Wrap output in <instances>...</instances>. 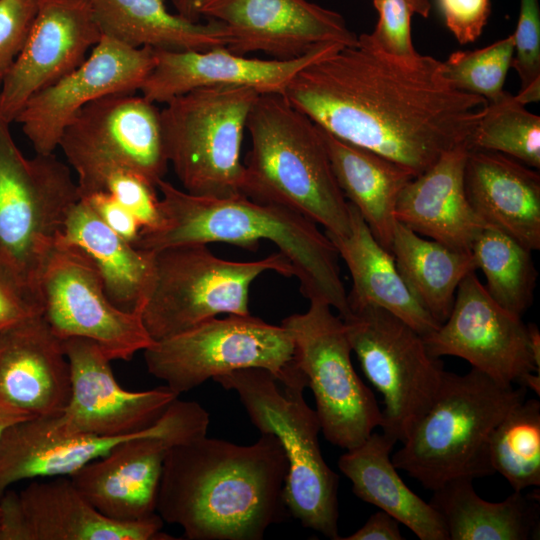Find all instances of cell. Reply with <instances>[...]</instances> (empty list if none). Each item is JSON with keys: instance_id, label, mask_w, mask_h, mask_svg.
I'll list each match as a JSON object with an SVG mask.
<instances>
[{"instance_id": "cell-27", "label": "cell", "mask_w": 540, "mask_h": 540, "mask_svg": "<svg viewBox=\"0 0 540 540\" xmlns=\"http://www.w3.org/2000/svg\"><path fill=\"white\" fill-rule=\"evenodd\" d=\"M350 232L346 236L327 234L352 277L347 294L349 309L373 305L394 314L422 336L439 327L413 297L391 252L383 248L368 225L349 202Z\"/></svg>"}, {"instance_id": "cell-38", "label": "cell", "mask_w": 540, "mask_h": 540, "mask_svg": "<svg viewBox=\"0 0 540 540\" xmlns=\"http://www.w3.org/2000/svg\"><path fill=\"white\" fill-rule=\"evenodd\" d=\"M514 56L512 35L473 51H456L442 62L444 76L457 89L498 100Z\"/></svg>"}, {"instance_id": "cell-47", "label": "cell", "mask_w": 540, "mask_h": 540, "mask_svg": "<svg viewBox=\"0 0 540 540\" xmlns=\"http://www.w3.org/2000/svg\"><path fill=\"white\" fill-rule=\"evenodd\" d=\"M527 326L528 342L536 369L540 372V332L536 324Z\"/></svg>"}, {"instance_id": "cell-44", "label": "cell", "mask_w": 540, "mask_h": 540, "mask_svg": "<svg viewBox=\"0 0 540 540\" xmlns=\"http://www.w3.org/2000/svg\"><path fill=\"white\" fill-rule=\"evenodd\" d=\"M399 522L380 510L372 514L365 524L354 533L339 540H402Z\"/></svg>"}, {"instance_id": "cell-20", "label": "cell", "mask_w": 540, "mask_h": 540, "mask_svg": "<svg viewBox=\"0 0 540 540\" xmlns=\"http://www.w3.org/2000/svg\"><path fill=\"white\" fill-rule=\"evenodd\" d=\"M102 33L86 0H38L28 36L0 86V118L15 121L27 101L79 66Z\"/></svg>"}, {"instance_id": "cell-37", "label": "cell", "mask_w": 540, "mask_h": 540, "mask_svg": "<svg viewBox=\"0 0 540 540\" xmlns=\"http://www.w3.org/2000/svg\"><path fill=\"white\" fill-rule=\"evenodd\" d=\"M468 149L493 151L540 167V117L506 92L487 102L468 142Z\"/></svg>"}, {"instance_id": "cell-23", "label": "cell", "mask_w": 540, "mask_h": 540, "mask_svg": "<svg viewBox=\"0 0 540 540\" xmlns=\"http://www.w3.org/2000/svg\"><path fill=\"white\" fill-rule=\"evenodd\" d=\"M70 395L63 342L42 314L0 332V403L48 417L61 414Z\"/></svg>"}, {"instance_id": "cell-34", "label": "cell", "mask_w": 540, "mask_h": 540, "mask_svg": "<svg viewBox=\"0 0 540 540\" xmlns=\"http://www.w3.org/2000/svg\"><path fill=\"white\" fill-rule=\"evenodd\" d=\"M471 253L482 270L490 297L511 314L522 317L533 302L537 270L531 250L501 230L486 225Z\"/></svg>"}, {"instance_id": "cell-26", "label": "cell", "mask_w": 540, "mask_h": 540, "mask_svg": "<svg viewBox=\"0 0 540 540\" xmlns=\"http://www.w3.org/2000/svg\"><path fill=\"white\" fill-rule=\"evenodd\" d=\"M59 415V414H58ZM58 415L19 421L0 436V499L25 479L70 476L138 433L102 437L67 431Z\"/></svg>"}, {"instance_id": "cell-50", "label": "cell", "mask_w": 540, "mask_h": 540, "mask_svg": "<svg viewBox=\"0 0 540 540\" xmlns=\"http://www.w3.org/2000/svg\"><path fill=\"white\" fill-rule=\"evenodd\" d=\"M3 76H4V73L0 70V86H1V83H2Z\"/></svg>"}, {"instance_id": "cell-36", "label": "cell", "mask_w": 540, "mask_h": 540, "mask_svg": "<svg viewBox=\"0 0 540 540\" xmlns=\"http://www.w3.org/2000/svg\"><path fill=\"white\" fill-rule=\"evenodd\" d=\"M77 174L80 198L105 192L130 210L143 232L160 228L162 212L156 186L137 172L114 161L82 153L64 154Z\"/></svg>"}, {"instance_id": "cell-15", "label": "cell", "mask_w": 540, "mask_h": 540, "mask_svg": "<svg viewBox=\"0 0 540 540\" xmlns=\"http://www.w3.org/2000/svg\"><path fill=\"white\" fill-rule=\"evenodd\" d=\"M154 63L153 48H134L102 36L79 66L32 96L14 122L36 154H52L85 105L107 95L139 91Z\"/></svg>"}, {"instance_id": "cell-45", "label": "cell", "mask_w": 540, "mask_h": 540, "mask_svg": "<svg viewBox=\"0 0 540 540\" xmlns=\"http://www.w3.org/2000/svg\"><path fill=\"white\" fill-rule=\"evenodd\" d=\"M176 9V13L192 22H198L201 9L206 0H170Z\"/></svg>"}, {"instance_id": "cell-49", "label": "cell", "mask_w": 540, "mask_h": 540, "mask_svg": "<svg viewBox=\"0 0 540 540\" xmlns=\"http://www.w3.org/2000/svg\"><path fill=\"white\" fill-rule=\"evenodd\" d=\"M406 3L410 6L413 13H417L423 17H427L430 12V2L429 0H405Z\"/></svg>"}, {"instance_id": "cell-9", "label": "cell", "mask_w": 540, "mask_h": 540, "mask_svg": "<svg viewBox=\"0 0 540 540\" xmlns=\"http://www.w3.org/2000/svg\"><path fill=\"white\" fill-rule=\"evenodd\" d=\"M79 200L70 167L54 153L27 158L0 118V261L37 296L41 269Z\"/></svg>"}, {"instance_id": "cell-40", "label": "cell", "mask_w": 540, "mask_h": 540, "mask_svg": "<svg viewBox=\"0 0 540 540\" xmlns=\"http://www.w3.org/2000/svg\"><path fill=\"white\" fill-rule=\"evenodd\" d=\"M514 52L511 61L518 73L521 89L540 83V9L538 0H520L519 17L512 35Z\"/></svg>"}, {"instance_id": "cell-24", "label": "cell", "mask_w": 540, "mask_h": 540, "mask_svg": "<svg viewBox=\"0 0 540 540\" xmlns=\"http://www.w3.org/2000/svg\"><path fill=\"white\" fill-rule=\"evenodd\" d=\"M467 145L445 152L402 189L396 221L449 248L470 252L486 226L472 208L464 186Z\"/></svg>"}, {"instance_id": "cell-30", "label": "cell", "mask_w": 540, "mask_h": 540, "mask_svg": "<svg viewBox=\"0 0 540 540\" xmlns=\"http://www.w3.org/2000/svg\"><path fill=\"white\" fill-rule=\"evenodd\" d=\"M319 129L345 198L358 210L378 243L391 252L395 206L414 174L373 151Z\"/></svg>"}, {"instance_id": "cell-42", "label": "cell", "mask_w": 540, "mask_h": 540, "mask_svg": "<svg viewBox=\"0 0 540 540\" xmlns=\"http://www.w3.org/2000/svg\"><path fill=\"white\" fill-rule=\"evenodd\" d=\"M447 28L461 43L474 42L490 15V0H436Z\"/></svg>"}, {"instance_id": "cell-7", "label": "cell", "mask_w": 540, "mask_h": 540, "mask_svg": "<svg viewBox=\"0 0 540 540\" xmlns=\"http://www.w3.org/2000/svg\"><path fill=\"white\" fill-rule=\"evenodd\" d=\"M294 276L280 252L250 262L225 260L208 244H183L154 252L151 285L140 308L153 341L163 340L219 314L249 315V289L262 273Z\"/></svg>"}, {"instance_id": "cell-14", "label": "cell", "mask_w": 540, "mask_h": 540, "mask_svg": "<svg viewBox=\"0 0 540 540\" xmlns=\"http://www.w3.org/2000/svg\"><path fill=\"white\" fill-rule=\"evenodd\" d=\"M42 315L53 333L97 343L112 360H130L154 343L139 311H124L108 298L93 263L79 249L56 242L37 284Z\"/></svg>"}, {"instance_id": "cell-3", "label": "cell", "mask_w": 540, "mask_h": 540, "mask_svg": "<svg viewBox=\"0 0 540 540\" xmlns=\"http://www.w3.org/2000/svg\"><path fill=\"white\" fill-rule=\"evenodd\" d=\"M156 188L162 224L157 230L141 231L133 246L155 252L176 245L225 242L254 250L260 240H269L291 263L305 298L329 304L340 318L349 312L337 250L308 217L243 194L194 195L164 179Z\"/></svg>"}, {"instance_id": "cell-28", "label": "cell", "mask_w": 540, "mask_h": 540, "mask_svg": "<svg viewBox=\"0 0 540 540\" xmlns=\"http://www.w3.org/2000/svg\"><path fill=\"white\" fill-rule=\"evenodd\" d=\"M395 443L389 435L373 431L361 444L341 455L338 467L358 498L394 517L420 540H449L438 511L398 474L391 460Z\"/></svg>"}, {"instance_id": "cell-4", "label": "cell", "mask_w": 540, "mask_h": 540, "mask_svg": "<svg viewBox=\"0 0 540 540\" xmlns=\"http://www.w3.org/2000/svg\"><path fill=\"white\" fill-rule=\"evenodd\" d=\"M250 150L242 194L299 212L327 234L350 232L349 202L319 127L282 94H260L248 116Z\"/></svg>"}, {"instance_id": "cell-32", "label": "cell", "mask_w": 540, "mask_h": 540, "mask_svg": "<svg viewBox=\"0 0 540 540\" xmlns=\"http://www.w3.org/2000/svg\"><path fill=\"white\" fill-rule=\"evenodd\" d=\"M471 478L451 480L429 502L441 515L449 540H529L540 531L539 489L514 491L501 502L482 499Z\"/></svg>"}, {"instance_id": "cell-11", "label": "cell", "mask_w": 540, "mask_h": 540, "mask_svg": "<svg viewBox=\"0 0 540 540\" xmlns=\"http://www.w3.org/2000/svg\"><path fill=\"white\" fill-rule=\"evenodd\" d=\"M341 319L363 373L383 397L382 432L402 443L434 402L443 363L421 334L383 308H352Z\"/></svg>"}, {"instance_id": "cell-41", "label": "cell", "mask_w": 540, "mask_h": 540, "mask_svg": "<svg viewBox=\"0 0 540 540\" xmlns=\"http://www.w3.org/2000/svg\"><path fill=\"white\" fill-rule=\"evenodd\" d=\"M40 314L38 296L0 261V332Z\"/></svg>"}, {"instance_id": "cell-2", "label": "cell", "mask_w": 540, "mask_h": 540, "mask_svg": "<svg viewBox=\"0 0 540 540\" xmlns=\"http://www.w3.org/2000/svg\"><path fill=\"white\" fill-rule=\"evenodd\" d=\"M287 470L273 434L250 445L203 435L168 450L156 513L189 540H261L286 510Z\"/></svg>"}, {"instance_id": "cell-1", "label": "cell", "mask_w": 540, "mask_h": 540, "mask_svg": "<svg viewBox=\"0 0 540 540\" xmlns=\"http://www.w3.org/2000/svg\"><path fill=\"white\" fill-rule=\"evenodd\" d=\"M283 96L331 135L410 170L467 145L487 101L455 88L442 62L388 56L358 36L301 69Z\"/></svg>"}, {"instance_id": "cell-5", "label": "cell", "mask_w": 540, "mask_h": 540, "mask_svg": "<svg viewBox=\"0 0 540 540\" xmlns=\"http://www.w3.org/2000/svg\"><path fill=\"white\" fill-rule=\"evenodd\" d=\"M526 391L475 368L465 374L446 371L434 402L391 456L394 466L431 491L457 478L495 473L492 432Z\"/></svg>"}, {"instance_id": "cell-31", "label": "cell", "mask_w": 540, "mask_h": 540, "mask_svg": "<svg viewBox=\"0 0 540 540\" xmlns=\"http://www.w3.org/2000/svg\"><path fill=\"white\" fill-rule=\"evenodd\" d=\"M102 33L125 45L156 50L227 47L226 28L209 20L192 22L171 13L164 0H86Z\"/></svg>"}, {"instance_id": "cell-13", "label": "cell", "mask_w": 540, "mask_h": 540, "mask_svg": "<svg viewBox=\"0 0 540 540\" xmlns=\"http://www.w3.org/2000/svg\"><path fill=\"white\" fill-rule=\"evenodd\" d=\"M208 412L195 401L172 402L152 426L70 475L86 500L104 516L134 522L152 517L168 450L207 435Z\"/></svg>"}, {"instance_id": "cell-43", "label": "cell", "mask_w": 540, "mask_h": 540, "mask_svg": "<svg viewBox=\"0 0 540 540\" xmlns=\"http://www.w3.org/2000/svg\"><path fill=\"white\" fill-rule=\"evenodd\" d=\"M100 219L119 236L132 245L137 241L142 226L135 215L105 192H94L82 196Z\"/></svg>"}, {"instance_id": "cell-25", "label": "cell", "mask_w": 540, "mask_h": 540, "mask_svg": "<svg viewBox=\"0 0 540 540\" xmlns=\"http://www.w3.org/2000/svg\"><path fill=\"white\" fill-rule=\"evenodd\" d=\"M464 186L474 211L522 246L540 248L539 173L504 154L468 149Z\"/></svg>"}, {"instance_id": "cell-12", "label": "cell", "mask_w": 540, "mask_h": 540, "mask_svg": "<svg viewBox=\"0 0 540 540\" xmlns=\"http://www.w3.org/2000/svg\"><path fill=\"white\" fill-rule=\"evenodd\" d=\"M281 325L292 336L324 437L345 450L358 446L381 426L382 411L353 367L343 320L329 304L310 300L306 312L284 318Z\"/></svg>"}, {"instance_id": "cell-10", "label": "cell", "mask_w": 540, "mask_h": 540, "mask_svg": "<svg viewBox=\"0 0 540 540\" xmlns=\"http://www.w3.org/2000/svg\"><path fill=\"white\" fill-rule=\"evenodd\" d=\"M148 372L178 396L209 379L243 368H262L286 387L304 390L294 342L282 325L249 315L204 321L144 350Z\"/></svg>"}, {"instance_id": "cell-35", "label": "cell", "mask_w": 540, "mask_h": 540, "mask_svg": "<svg viewBox=\"0 0 540 540\" xmlns=\"http://www.w3.org/2000/svg\"><path fill=\"white\" fill-rule=\"evenodd\" d=\"M490 462L514 491L540 486V402L523 400L492 432Z\"/></svg>"}, {"instance_id": "cell-18", "label": "cell", "mask_w": 540, "mask_h": 540, "mask_svg": "<svg viewBox=\"0 0 540 540\" xmlns=\"http://www.w3.org/2000/svg\"><path fill=\"white\" fill-rule=\"evenodd\" d=\"M70 366L71 395L59 422L69 432L102 437L138 433L158 421L179 396L167 386L128 391L116 381L110 359L85 338L62 340Z\"/></svg>"}, {"instance_id": "cell-17", "label": "cell", "mask_w": 540, "mask_h": 540, "mask_svg": "<svg viewBox=\"0 0 540 540\" xmlns=\"http://www.w3.org/2000/svg\"><path fill=\"white\" fill-rule=\"evenodd\" d=\"M0 499V540H173L155 514L141 521L112 520L95 509L69 476L32 479Z\"/></svg>"}, {"instance_id": "cell-29", "label": "cell", "mask_w": 540, "mask_h": 540, "mask_svg": "<svg viewBox=\"0 0 540 540\" xmlns=\"http://www.w3.org/2000/svg\"><path fill=\"white\" fill-rule=\"evenodd\" d=\"M56 242L73 246L88 257L115 306L140 312L153 278L154 252L127 242L81 198L70 210Z\"/></svg>"}, {"instance_id": "cell-48", "label": "cell", "mask_w": 540, "mask_h": 540, "mask_svg": "<svg viewBox=\"0 0 540 540\" xmlns=\"http://www.w3.org/2000/svg\"><path fill=\"white\" fill-rule=\"evenodd\" d=\"M517 383L526 389L532 390L537 396L540 395V374L535 372L527 373Z\"/></svg>"}, {"instance_id": "cell-22", "label": "cell", "mask_w": 540, "mask_h": 540, "mask_svg": "<svg viewBox=\"0 0 540 540\" xmlns=\"http://www.w3.org/2000/svg\"><path fill=\"white\" fill-rule=\"evenodd\" d=\"M344 45L326 43L288 60L248 58L226 47L208 50H155V63L140 88L153 103H166L194 89L211 86H244L259 94H284L290 81L304 67Z\"/></svg>"}, {"instance_id": "cell-33", "label": "cell", "mask_w": 540, "mask_h": 540, "mask_svg": "<svg viewBox=\"0 0 540 540\" xmlns=\"http://www.w3.org/2000/svg\"><path fill=\"white\" fill-rule=\"evenodd\" d=\"M391 254L407 288L430 316L442 324L463 278L477 269L470 252L423 238L396 221Z\"/></svg>"}, {"instance_id": "cell-6", "label": "cell", "mask_w": 540, "mask_h": 540, "mask_svg": "<svg viewBox=\"0 0 540 540\" xmlns=\"http://www.w3.org/2000/svg\"><path fill=\"white\" fill-rule=\"evenodd\" d=\"M234 391L251 422L261 433L279 440L287 458L283 502L304 528L339 540V476L321 453L317 413L306 403L303 391L283 386L262 368H243L213 379Z\"/></svg>"}, {"instance_id": "cell-46", "label": "cell", "mask_w": 540, "mask_h": 540, "mask_svg": "<svg viewBox=\"0 0 540 540\" xmlns=\"http://www.w3.org/2000/svg\"><path fill=\"white\" fill-rule=\"evenodd\" d=\"M27 414L24 412L13 408L11 406L0 403V436L3 431L12 424H15L19 421L30 419ZM1 516V510H0Z\"/></svg>"}, {"instance_id": "cell-19", "label": "cell", "mask_w": 540, "mask_h": 540, "mask_svg": "<svg viewBox=\"0 0 540 540\" xmlns=\"http://www.w3.org/2000/svg\"><path fill=\"white\" fill-rule=\"evenodd\" d=\"M201 16L226 28V48L239 55L260 51L288 60L322 44L358 40L339 13L308 0H206Z\"/></svg>"}, {"instance_id": "cell-39", "label": "cell", "mask_w": 540, "mask_h": 540, "mask_svg": "<svg viewBox=\"0 0 540 540\" xmlns=\"http://www.w3.org/2000/svg\"><path fill=\"white\" fill-rule=\"evenodd\" d=\"M379 19L374 31L360 35L380 52L396 59L412 61L420 54L411 39L412 9L405 0H373Z\"/></svg>"}, {"instance_id": "cell-21", "label": "cell", "mask_w": 540, "mask_h": 540, "mask_svg": "<svg viewBox=\"0 0 540 540\" xmlns=\"http://www.w3.org/2000/svg\"><path fill=\"white\" fill-rule=\"evenodd\" d=\"M64 154L105 158L137 172L153 185L168 169L161 110L143 95L116 93L85 105L68 124Z\"/></svg>"}, {"instance_id": "cell-8", "label": "cell", "mask_w": 540, "mask_h": 540, "mask_svg": "<svg viewBox=\"0 0 540 540\" xmlns=\"http://www.w3.org/2000/svg\"><path fill=\"white\" fill-rule=\"evenodd\" d=\"M260 94L244 86H211L172 98L161 110L168 163L190 194H242L241 149L249 113Z\"/></svg>"}, {"instance_id": "cell-16", "label": "cell", "mask_w": 540, "mask_h": 540, "mask_svg": "<svg viewBox=\"0 0 540 540\" xmlns=\"http://www.w3.org/2000/svg\"><path fill=\"white\" fill-rule=\"evenodd\" d=\"M422 337L433 357H460L502 384L513 385L530 372L540 374L527 326L490 297L475 271L460 282L448 318Z\"/></svg>"}]
</instances>
